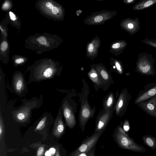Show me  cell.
Instances as JSON below:
<instances>
[{"label": "cell", "instance_id": "6da1fadb", "mask_svg": "<svg viewBox=\"0 0 156 156\" xmlns=\"http://www.w3.org/2000/svg\"><path fill=\"white\" fill-rule=\"evenodd\" d=\"M112 136L118 146L122 149L141 153L147 151L144 147L136 143L120 126L116 127Z\"/></svg>", "mask_w": 156, "mask_h": 156}, {"label": "cell", "instance_id": "7a4b0ae2", "mask_svg": "<svg viewBox=\"0 0 156 156\" xmlns=\"http://www.w3.org/2000/svg\"><path fill=\"white\" fill-rule=\"evenodd\" d=\"M155 62V60L151 54L145 52L140 53L136 62V70L142 74L153 75L154 73Z\"/></svg>", "mask_w": 156, "mask_h": 156}, {"label": "cell", "instance_id": "3957f363", "mask_svg": "<svg viewBox=\"0 0 156 156\" xmlns=\"http://www.w3.org/2000/svg\"><path fill=\"white\" fill-rule=\"evenodd\" d=\"M79 114V123L81 131L85 130L87 123L90 119L92 118L95 112V107L92 108L87 100V95L86 92L81 101Z\"/></svg>", "mask_w": 156, "mask_h": 156}, {"label": "cell", "instance_id": "277c9868", "mask_svg": "<svg viewBox=\"0 0 156 156\" xmlns=\"http://www.w3.org/2000/svg\"><path fill=\"white\" fill-rule=\"evenodd\" d=\"M104 132L93 134L91 136L85 138L76 150L69 154V156H79L82 153L88 152L96 145L99 138Z\"/></svg>", "mask_w": 156, "mask_h": 156}, {"label": "cell", "instance_id": "5b68a950", "mask_svg": "<svg viewBox=\"0 0 156 156\" xmlns=\"http://www.w3.org/2000/svg\"><path fill=\"white\" fill-rule=\"evenodd\" d=\"M115 107L108 110H105L104 109L103 112L97 117L96 120L95 127L93 134L104 131L111 119L113 112L115 110Z\"/></svg>", "mask_w": 156, "mask_h": 156}, {"label": "cell", "instance_id": "8992f818", "mask_svg": "<svg viewBox=\"0 0 156 156\" xmlns=\"http://www.w3.org/2000/svg\"><path fill=\"white\" fill-rule=\"evenodd\" d=\"M129 95L127 90L123 89L116 102L115 110L117 116H121L125 113L128 102Z\"/></svg>", "mask_w": 156, "mask_h": 156}, {"label": "cell", "instance_id": "52a82bcc", "mask_svg": "<svg viewBox=\"0 0 156 156\" xmlns=\"http://www.w3.org/2000/svg\"><path fill=\"white\" fill-rule=\"evenodd\" d=\"M62 107L66 125L70 129H73L76 125V121L72 107L66 102H64Z\"/></svg>", "mask_w": 156, "mask_h": 156}, {"label": "cell", "instance_id": "ba28073f", "mask_svg": "<svg viewBox=\"0 0 156 156\" xmlns=\"http://www.w3.org/2000/svg\"><path fill=\"white\" fill-rule=\"evenodd\" d=\"M61 110L59 111L55 120L52 130V134L57 138L61 137L65 130V126L62 118V113Z\"/></svg>", "mask_w": 156, "mask_h": 156}, {"label": "cell", "instance_id": "9c48e42d", "mask_svg": "<svg viewBox=\"0 0 156 156\" xmlns=\"http://www.w3.org/2000/svg\"><path fill=\"white\" fill-rule=\"evenodd\" d=\"M23 76L18 74L14 76L12 84L15 91L17 94H23L26 89V84Z\"/></svg>", "mask_w": 156, "mask_h": 156}, {"label": "cell", "instance_id": "30bf717a", "mask_svg": "<svg viewBox=\"0 0 156 156\" xmlns=\"http://www.w3.org/2000/svg\"><path fill=\"white\" fill-rule=\"evenodd\" d=\"M125 22V28L130 34H135L140 30V22L137 17L134 19L129 18Z\"/></svg>", "mask_w": 156, "mask_h": 156}, {"label": "cell", "instance_id": "8fae6325", "mask_svg": "<svg viewBox=\"0 0 156 156\" xmlns=\"http://www.w3.org/2000/svg\"><path fill=\"white\" fill-rule=\"evenodd\" d=\"M142 109L151 115L156 116V95L148 101L140 103Z\"/></svg>", "mask_w": 156, "mask_h": 156}, {"label": "cell", "instance_id": "7c38bea8", "mask_svg": "<svg viewBox=\"0 0 156 156\" xmlns=\"http://www.w3.org/2000/svg\"><path fill=\"white\" fill-rule=\"evenodd\" d=\"M116 101L114 93L110 92L103 99V108L105 110H108L115 107Z\"/></svg>", "mask_w": 156, "mask_h": 156}, {"label": "cell", "instance_id": "4fadbf2b", "mask_svg": "<svg viewBox=\"0 0 156 156\" xmlns=\"http://www.w3.org/2000/svg\"><path fill=\"white\" fill-rule=\"evenodd\" d=\"M156 3V0H140L133 6L135 10H141L148 8Z\"/></svg>", "mask_w": 156, "mask_h": 156}, {"label": "cell", "instance_id": "5bb4252c", "mask_svg": "<svg viewBox=\"0 0 156 156\" xmlns=\"http://www.w3.org/2000/svg\"><path fill=\"white\" fill-rule=\"evenodd\" d=\"M142 140L144 144L152 150L156 148V137L150 135L143 136Z\"/></svg>", "mask_w": 156, "mask_h": 156}, {"label": "cell", "instance_id": "9a60e30c", "mask_svg": "<svg viewBox=\"0 0 156 156\" xmlns=\"http://www.w3.org/2000/svg\"><path fill=\"white\" fill-rule=\"evenodd\" d=\"M156 95V86L152 88L139 97L135 101L137 104Z\"/></svg>", "mask_w": 156, "mask_h": 156}, {"label": "cell", "instance_id": "2e32d148", "mask_svg": "<svg viewBox=\"0 0 156 156\" xmlns=\"http://www.w3.org/2000/svg\"><path fill=\"white\" fill-rule=\"evenodd\" d=\"M88 76L91 80L96 84L100 83V79L99 74L95 71H91L88 74Z\"/></svg>", "mask_w": 156, "mask_h": 156}, {"label": "cell", "instance_id": "e0dca14e", "mask_svg": "<svg viewBox=\"0 0 156 156\" xmlns=\"http://www.w3.org/2000/svg\"><path fill=\"white\" fill-rule=\"evenodd\" d=\"M47 119V116H44L39 122L35 128L34 131L42 129L45 127Z\"/></svg>", "mask_w": 156, "mask_h": 156}, {"label": "cell", "instance_id": "ac0fdd59", "mask_svg": "<svg viewBox=\"0 0 156 156\" xmlns=\"http://www.w3.org/2000/svg\"><path fill=\"white\" fill-rule=\"evenodd\" d=\"M99 74L100 78L104 80L108 81L111 79L110 76L106 71L104 69H102L98 71Z\"/></svg>", "mask_w": 156, "mask_h": 156}, {"label": "cell", "instance_id": "d6986e66", "mask_svg": "<svg viewBox=\"0 0 156 156\" xmlns=\"http://www.w3.org/2000/svg\"><path fill=\"white\" fill-rule=\"evenodd\" d=\"M141 41L147 45L156 48V39H149L147 37L142 40Z\"/></svg>", "mask_w": 156, "mask_h": 156}, {"label": "cell", "instance_id": "ffe728a7", "mask_svg": "<svg viewBox=\"0 0 156 156\" xmlns=\"http://www.w3.org/2000/svg\"><path fill=\"white\" fill-rule=\"evenodd\" d=\"M5 130L4 120L0 112V141L1 142Z\"/></svg>", "mask_w": 156, "mask_h": 156}, {"label": "cell", "instance_id": "44dd1931", "mask_svg": "<svg viewBox=\"0 0 156 156\" xmlns=\"http://www.w3.org/2000/svg\"><path fill=\"white\" fill-rule=\"evenodd\" d=\"M44 152V148L43 146L39 147L37 151V156H43Z\"/></svg>", "mask_w": 156, "mask_h": 156}, {"label": "cell", "instance_id": "7402d4cb", "mask_svg": "<svg viewBox=\"0 0 156 156\" xmlns=\"http://www.w3.org/2000/svg\"><path fill=\"white\" fill-rule=\"evenodd\" d=\"M115 67L114 66V68L116 67V69L119 73L120 74H122L123 73V70L120 63L118 62H115Z\"/></svg>", "mask_w": 156, "mask_h": 156}, {"label": "cell", "instance_id": "603a6c76", "mask_svg": "<svg viewBox=\"0 0 156 156\" xmlns=\"http://www.w3.org/2000/svg\"><path fill=\"white\" fill-rule=\"evenodd\" d=\"M123 129L126 132H128L130 126L129 121L126 120L123 125Z\"/></svg>", "mask_w": 156, "mask_h": 156}, {"label": "cell", "instance_id": "cb8c5ba5", "mask_svg": "<svg viewBox=\"0 0 156 156\" xmlns=\"http://www.w3.org/2000/svg\"><path fill=\"white\" fill-rule=\"evenodd\" d=\"M37 41L42 45H45L47 43L46 40L44 37H40L37 39Z\"/></svg>", "mask_w": 156, "mask_h": 156}, {"label": "cell", "instance_id": "d4e9b609", "mask_svg": "<svg viewBox=\"0 0 156 156\" xmlns=\"http://www.w3.org/2000/svg\"><path fill=\"white\" fill-rule=\"evenodd\" d=\"M8 44L6 41L2 42L0 48L2 51H5L8 48Z\"/></svg>", "mask_w": 156, "mask_h": 156}, {"label": "cell", "instance_id": "484cf974", "mask_svg": "<svg viewBox=\"0 0 156 156\" xmlns=\"http://www.w3.org/2000/svg\"><path fill=\"white\" fill-rule=\"evenodd\" d=\"M96 146L87 152V156H95Z\"/></svg>", "mask_w": 156, "mask_h": 156}, {"label": "cell", "instance_id": "4316f807", "mask_svg": "<svg viewBox=\"0 0 156 156\" xmlns=\"http://www.w3.org/2000/svg\"><path fill=\"white\" fill-rule=\"evenodd\" d=\"M103 19V17L101 16H98L94 18V20L96 22H99L101 21Z\"/></svg>", "mask_w": 156, "mask_h": 156}, {"label": "cell", "instance_id": "83f0119b", "mask_svg": "<svg viewBox=\"0 0 156 156\" xmlns=\"http://www.w3.org/2000/svg\"><path fill=\"white\" fill-rule=\"evenodd\" d=\"M9 15L12 21H15L16 20V18L15 15L12 12H9Z\"/></svg>", "mask_w": 156, "mask_h": 156}, {"label": "cell", "instance_id": "f1b7e54d", "mask_svg": "<svg viewBox=\"0 0 156 156\" xmlns=\"http://www.w3.org/2000/svg\"><path fill=\"white\" fill-rule=\"evenodd\" d=\"M24 59L23 58H18L15 60V62L17 64L22 63L24 62Z\"/></svg>", "mask_w": 156, "mask_h": 156}, {"label": "cell", "instance_id": "f546056e", "mask_svg": "<svg viewBox=\"0 0 156 156\" xmlns=\"http://www.w3.org/2000/svg\"><path fill=\"white\" fill-rule=\"evenodd\" d=\"M94 49V45L92 43L90 44L88 46V50L89 52H91Z\"/></svg>", "mask_w": 156, "mask_h": 156}, {"label": "cell", "instance_id": "4dcf8cb0", "mask_svg": "<svg viewBox=\"0 0 156 156\" xmlns=\"http://www.w3.org/2000/svg\"><path fill=\"white\" fill-rule=\"evenodd\" d=\"M47 8L49 9H52L54 7L52 3L50 2H47L46 4Z\"/></svg>", "mask_w": 156, "mask_h": 156}, {"label": "cell", "instance_id": "1f68e13d", "mask_svg": "<svg viewBox=\"0 0 156 156\" xmlns=\"http://www.w3.org/2000/svg\"><path fill=\"white\" fill-rule=\"evenodd\" d=\"M52 12L53 14H56L58 12V9L57 7L54 6L52 9Z\"/></svg>", "mask_w": 156, "mask_h": 156}, {"label": "cell", "instance_id": "d6a6232c", "mask_svg": "<svg viewBox=\"0 0 156 156\" xmlns=\"http://www.w3.org/2000/svg\"><path fill=\"white\" fill-rule=\"evenodd\" d=\"M49 151L51 153V155H53L56 153V150L54 148L52 147L50 149Z\"/></svg>", "mask_w": 156, "mask_h": 156}, {"label": "cell", "instance_id": "836d02e7", "mask_svg": "<svg viewBox=\"0 0 156 156\" xmlns=\"http://www.w3.org/2000/svg\"><path fill=\"white\" fill-rule=\"evenodd\" d=\"M136 0H125L124 2L128 4H133L136 1Z\"/></svg>", "mask_w": 156, "mask_h": 156}, {"label": "cell", "instance_id": "e575fe53", "mask_svg": "<svg viewBox=\"0 0 156 156\" xmlns=\"http://www.w3.org/2000/svg\"><path fill=\"white\" fill-rule=\"evenodd\" d=\"M9 4L7 2H6L4 3V4L3 6V8L4 9H7L8 8H9Z\"/></svg>", "mask_w": 156, "mask_h": 156}, {"label": "cell", "instance_id": "d590c367", "mask_svg": "<svg viewBox=\"0 0 156 156\" xmlns=\"http://www.w3.org/2000/svg\"><path fill=\"white\" fill-rule=\"evenodd\" d=\"M55 156H61L60 153L59 149L58 147H57V149H56V152Z\"/></svg>", "mask_w": 156, "mask_h": 156}, {"label": "cell", "instance_id": "8d00e7d4", "mask_svg": "<svg viewBox=\"0 0 156 156\" xmlns=\"http://www.w3.org/2000/svg\"><path fill=\"white\" fill-rule=\"evenodd\" d=\"M45 156H51V154L49 151V150L46 151L45 153Z\"/></svg>", "mask_w": 156, "mask_h": 156}]
</instances>
